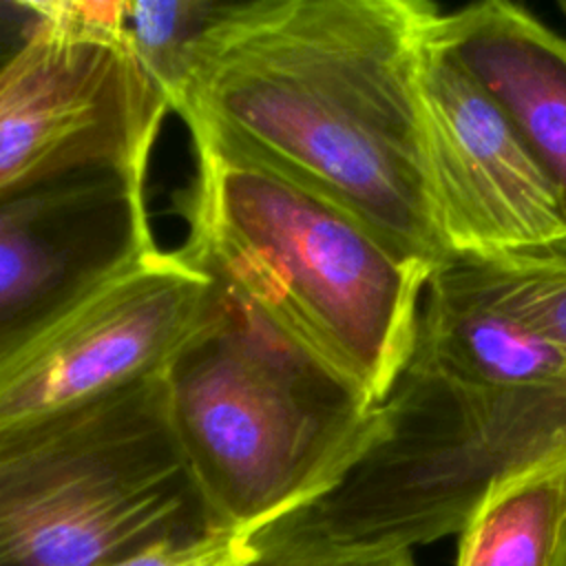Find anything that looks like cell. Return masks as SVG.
Masks as SVG:
<instances>
[{
    "label": "cell",
    "mask_w": 566,
    "mask_h": 566,
    "mask_svg": "<svg viewBox=\"0 0 566 566\" xmlns=\"http://www.w3.org/2000/svg\"><path fill=\"white\" fill-rule=\"evenodd\" d=\"M429 0H223L188 44L168 104L221 142L343 206L438 270L416 119Z\"/></svg>",
    "instance_id": "cell-1"
},
{
    "label": "cell",
    "mask_w": 566,
    "mask_h": 566,
    "mask_svg": "<svg viewBox=\"0 0 566 566\" xmlns=\"http://www.w3.org/2000/svg\"><path fill=\"white\" fill-rule=\"evenodd\" d=\"M566 467V345L504 310L467 261L427 281L378 429L287 520L340 542L411 548L458 535L502 486Z\"/></svg>",
    "instance_id": "cell-2"
},
{
    "label": "cell",
    "mask_w": 566,
    "mask_h": 566,
    "mask_svg": "<svg viewBox=\"0 0 566 566\" xmlns=\"http://www.w3.org/2000/svg\"><path fill=\"white\" fill-rule=\"evenodd\" d=\"M179 248L239 305L380 405L436 272L310 186L192 137Z\"/></svg>",
    "instance_id": "cell-3"
},
{
    "label": "cell",
    "mask_w": 566,
    "mask_h": 566,
    "mask_svg": "<svg viewBox=\"0 0 566 566\" xmlns=\"http://www.w3.org/2000/svg\"><path fill=\"white\" fill-rule=\"evenodd\" d=\"M221 294L219 318L164 380L214 522L256 533L345 478L378 429V405Z\"/></svg>",
    "instance_id": "cell-4"
},
{
    "label": "cell",
    "mask_w": 566,
    "mask_h": 566,
    "mask_svg": "<svg viewBox=\"0 0 566 566\" xmlns=\"http://www.w3.org/2000/svg\"><path fill=\"white\" fill-rule=\"evenodd\" d=\"M214 528L164 376L0 424V566H99Z\"/></svg>",
    "instance_id": "cell-5"
},
{
    "label": "cell",
    "mask_w": 566,
    "mask_h": 566,
    "mask_svg": "<svg viewBox=\"0 0 566 566\" xmlns=\"http://www.w3.org/2000/svg\"><path fill=\"white\" fill-rule=\"evenodd\" d=\"M38 9L31 35L0 64V199L102 168L146 179L170 104L124 33V2Z\"/></svg>",
    "instance_id": "cell-6"
},
{
    "label": "cell",
    "mask_w": 566,
    "mask_h": 566,
    "mask_svg": "<svg viewBox=\"0 0 566 566\" xmlns=\"http://www.w3.org/2000/svg\"><path fill=\"white\" fill-rule=\"evenodd\" d=\"M214 279L155 248L0 360V424L66 411L164 376L221 314Z\"/></svg>",
    "instance_id": "cell-7"
},
{
    "label": "cell",
    "mask_w": 566,
    "mask_h": 566,
    "mask_svg": "<svg viewBox=\"0 0 566 566\" xmlns=\"http://www.w3.org/2000/svg\"><path fill=\"white\" fill-rule=\"evenodd\" d=\"M436 18L418 49L413 95L447 259L566 252V214L553 181L500 104L438 38Z\"/></svg>",
    "instance_id": "cell-8"
},
{
    "label": "cell",
    "mask_w": 566,
    "mask_h": 566,
    "mask_svg": "<svg viewBox=\"0 0 566 566\" xmlns=\"http://www.w3.org/2000/svg\"><path fill=\"white\" fill-rule=\"evenodd\" d=\"M144 184L102 168L0 199V360L159 248Z\"/></svg>",
    "instance_id": "cell-9"
},
{
    "label": "cell",
    "mask_w": 566,
    "mask_h": 566,
    "mask_svg": "<svg viewBox=\"0 0 566 566\" xmlns=\"http://www.w3.org/2000/svg\"><path fill=\"white\" fill-rule=\"evenodd\" d=\"M433 27L506 113L566 214V35L509 0L440 11Z\"/></svg>",
    "instance_id": "cell-10"
},
{
    "label": "cell",
    "mask_w": 566,
    "mask_h": 566,
    "mask_svg": "<svg viewBox=\"0 0 566 566\" xmlns=\"http://www.w3.org/2000/svg\"><path fill=\"white\" fill-rule=\"evenodd\" d=\"M566 517V467L515 480L458 533L455 566H555Z\"/></svg>",
    "instance_id": "cell-11"
},
{
    "label": "cell",
    "mask_w": 566,
    "mask_h": 566,
    "mask_svg": "<svg viewBox=\"0 0 566 566\" xmlns=\"http://www.w3.org/2000/svg\"><path fill=\"white\" fill-rule=\"evenodd\" d=\"M469 261L493 298L531 329L566 345V254H513Z\"/></svg>",
    "instance_id": "cell-12"
},
{
    "label": "cell",
    "mask_w": 566,
    "mask_h": 566,
    "mask_svg": "<svg viewBox=\"0 0 566 566\" xmlns=\"http://www.w3.org/2000/svg\"><path fill=\"white\" fill-rule=\"evenodd\" d=\"M223 0L124 2V33L159 88L170 95L188 44L212 20Z\"/></svg>",
    "instance_id": "cell-13"
},
{
    "label": "cell",
    "mask_w": 566,
    "mask_h": 566,
    "mask_svg": "<svg viewBox=\"0 0 566 566\" xmlns=\"http://www.w3.org/2000/svg\"><path fill=\"white\" fill-rule=\"evenodd\" d=\"M241 566H416L411 548L340 542L292 520H276L252 535Z\"/></svg>",
    "instance_id": "cell-14"
},
{
    "label": "cell",
    "mask_w": 566,
    "mask_h": 566,
    "mask_svg": "<svg viewBox=\"0 0 566 566\" xmlns=\"http://www.w3.org/2000/svg\"><path fill=\"white\" fill-rule=\"evenodd\" d=\"M252 535L214 528L192 539H164L99 566H241L252 553Z\"/></svg>",
    "instance_id": "cell-15"
},
{
    "label": "cell",
    "mask_w": 566,
    "mask_h": 566,
    "mask_svg": "<svg viewBox=\"0 0 566 566\" xmlns=\"http://www.w3.org/2000/svg\"><path fill=\"white\" fill-rule=\"evenodd\" d=\"M38 22V0H0V64L20 49Z\"/></svg>",
    "instance_id": "cell-16"
},
{
    "label": "cell",
    "mask_w": 566,
    "mask_h": 566,
    "mask_svg": "<svg viewBox=\"0 0 566 566\" xmlns=\"http://www.w3.org/2000/svg\"><path fill=\"white\" fill-rule=\"evenodd\" d=\"M555 566H566V517H564V528H562V539H559V551Z\"/></svg>",
    "instance_id": "cell-17"
},
{
    "label": "cell",
    "mask_w": 566,
    "mask_h": 566,
    "mask_svg": "<svg viewBox=\"0 0 566 566\" xmlns=\"http://www.w3.org/2000/svg\"><path fill=\"white\" fill-rule=\"evenodd\" d=\"M557 7H559V11L566 15V0H562V2H557Z\"/></svg>",
    "instance_id": "cell-18"
}]
</instances>
